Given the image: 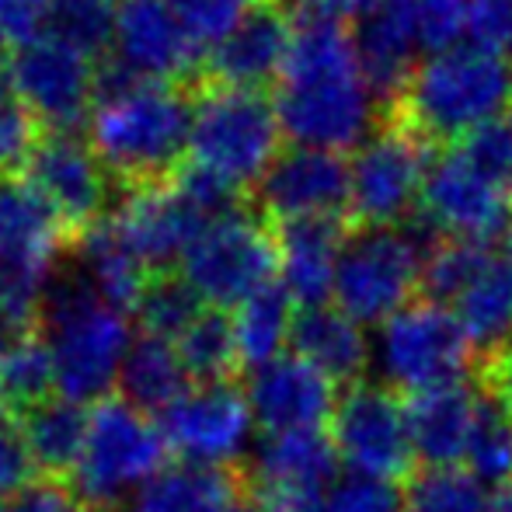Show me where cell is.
<instances>
[{"instance_id": "cell-1", "label": "cell", "mask_w": 512, "mask_h": 512, "mask_svg": "<svg viewBox=\"0 0 512 512\" xmlns=\"http://www.w3.org/2000/svg\"><path fill=\"white\" fill-rule=\"evenodd\" d=\"M192 126V91L182 84L143 81L105 63L88 115V147L108 182L122 192L175 182L185 164Z\"/></svg>"}, {"instance_id": "cell-2", "label": "cell", "mask_w": 512, "mask_h": 512, "mask_svg": "<svg viewBox=\"0 0 512 512\" xmlns=\"http://www.w3.org/2000/svg\"><path fill=\"white\" fill-rule=\"evenodd\" d=\"M506 112H512V56L460 46L418 63L405 88L377 108V122L439 157Z\"/></svg>"}, {"instance_id": "cell-3", "label": "cell", "mask_w": 512, "mask_h": 512, "mask_svg": "<svg viewBox=\"0 0 512 512\" xmlns=\"http://www.w3.org/2000/svg\"><path fill=\"white\" fill-rule=\"evenodd\" d=\"M35 328L53 356L56 387L74 405H91L112 394L129 349V317L108 307L81 272L49 279Z\"/></svg>"}, {"instance_id": "cell-4", "label": "cell", "mask_w": 512, "mask_h": 512, "mask_svg": "<svg viewBox=\"0 0 512 512\" xmlns=\"http://www.w3.org/2000/svg\"><path fill=\"white\" fill-rule=\"evenodd\" d=\"M189 91L192 126L185 164L251 203L265 171L283 154V126L276 105L262 91L206 88V84Z\"/></svg>"}, {"instance_id": "cell-5", "label": "cell", "mask_w": 512, "mask_h": 512, "mask_svg": "<svg viewBox=\"0 0 512 512\" xmlns=\"http://www.w3.org/2000/svg\"><path fill=\"white\" fill-rule=\"evenodd\" d=\"M164 457L168 443L161 425L122 394H108L88 411V439L70 488L84 509L115 512L129 492L161 471Z\"/></svg>"}, {"instance_id": "cell-6", "label": "cell", "mask_w": 512, "mask_h": 512, "mask_svg": "<svg viewBox=\"0 0 512 512\" xmlns=\"http://www.w3.org/2000/svg\"><path fill=\"white\" fill-rule=\"evenodd\" d=\"M279 269L272 220L255 203L213 216L182 255L178 276L196 290L203 304L227 310L241 307L251 293L276 283Z\"/></svg>"}, {"instance_id": "cell-7", "label": "cell", "mask_w": 512, "mask_h": 512, "mask_svg": "<svg viewBox=\"0 0 512 512\" xmlns=\"http://www.w3.org/2000/svg\"><path fill=\"white\" fill-rule=\"evenodd\" d=\"M377 366L391 391H432L474 370V345L450 307L415 297L380 324Z\"/></svg>"}, {"instance_id": "cell-8", "label": "cell", "mask_w": 512, "mask_h": 512, "mask_svg": "<svg viewBox=\"0 0 512 512\" xmlns=\"http://www.w3.org/2000/svg\"><path fill=\"white\" fill-rule=\"evenodd\" d=\"M422 244L408 230H352L335 265L331 297L363 328L384 324L411 304L422 276Z\"/></svg>"}, {"instance_id": "cell-9", "label": "cell", "mask_w": 512, "mask_h": 512, "mask_svg": "<svg viewBox=\"0 0 512 512\" xmlns=\"http://www.w3.org/2000/svg\"><path fill=\"white\" fill-rule=\"evenodd\" d=\"M98 70L95 53L67 35L46 32L28 46L11 49L7 88L32 112L42 133H74L95 108Z\"/></svg>"}, {"instance_id": "cell-10", "label": "cell", "mask_w": 512, "mask_h": 512, "mask_svg": "<svg viewBox=\"0 0 512 512\" xmlns=\"http://www.w3.org/2000/svg\"><path fill=\"white\" fill-rule=\"evenodd\" d=\"M331 446L352 474L377 481H408L415 474L405 401L380 380L342 387L331 411Z\"/></svg>"}, {"instance_id": "cell-11", "label": "cell", "mask_w": 512, "mask_h": 512, "mask_svg": "<svg viewBox=\"0 0 512 512\" xmlns=\"http://www.w3.org/2000/svg\"><path fill=\"white\" fill-rule=\"evenodd\" d=\"M432 161V150L377 122L349 161V230H394L408 223Z\"/></svg>"}, {"instance_id": "cell-12", "label": "cell", "mask_w": 512, "mask_h": 512, "mask_svg": "<svg viewBox=\"0 0 512 512\" xmlns=\"http://www.w3.org/2000/svg\"><path fill=\"white\" fill-rule=\"evenodd\" d=\"M276 115L283 136H290L293 147L331 150V154L356 147L373 119L370 91H366L359 67L279 81Z\"/></svg>"}, {"instance_id": "cell-13", "label": "cell", "mask_w": 512, "mask_h": 512, "mask_svg": "<svg viewBox=\"0 0 512 512\" xmlns=\"http://www.w3.org/2000/svg\"><path fill=\"white\" fill-rule=\"evenodd\" d=\"M21 178L53 209L70 237V251L112 209V182L88 143L74 133H42Z\"/></svg>"}, {"instance_id": "cell-14", "label": "cell", "mask_w": 512, "mask_h": 512, "mask_svg": "<svg viewBox=\"0 0 512 512\" xmlns=\"http://www.w3.org/2000/svg\"><path fill=\"white\" fill-rule=\"evenodd\" d=\"M509 192L502 182L481 175L460 154L446 150L432 161L422 182V196L411 220H418L432 237L488 244L509 230Z\"/></svg>"}, {"instance_id": "cell-15", "label": "cell", "mask_w": 512, "mask_h": 512, "mask_svg": "<svg viewBox=\"0 0 512 512\" xmlns=\"http://www.w3.org/2000/svg\"><path fill=\"white\" fill-rule=\"evenodd\" d=\"M251 408L237 380L196 384L171 408L161 411V432L168 450L182 453L185 464L234 467L251 436Z\"/></svg>"}, {"instance_id": "cell-16", "label": "cell", "mask_w": 512, "mask_h": 512, "mask_svg": "<svg viewBox=\"0 0 512 512\" xmlns=\"http://www.w3.org/2000/svg\"><path fill=\"white\" fill-rule=\"evenodd\" d=\"M108 223L143 269L171 272L209 216L175 182H161L122 192L119 206L108 209Z\"/></svg>"}, {"instance_id": "cell-17", "label": "cell", "mask_w": 512, "mask_h": 512, "mask_svg": "<svg viewBox=\"0 0 512 512\" xmlns=\"http://www.w3.org/2000/svg\"><path fill=\"white\" fill-rule=\"evenodd\" d=\"M293 39V18L276 0H255L234 28L206 53L196 84L206 88L262 91L279 84L286 49ZM192 84V88H196Z\"/></svg>"}, {"instance_id": "cell-18", "label": "cell", "mask_w": 512, "mask_h": 512, "mask_svg": "<svg viewBox=\"0 0 512 512\" xmlns=\"http://www.w3.org/2000/svg\"><path fill=\"white\" fill-rule=\"evenodd\" d=\"M112 46V63L143 81L192 88L203 67V53L182 32L168 0H115Z\"/></svg>"}, {"instance_id": "cell-19", "label": "cell", "mask_w": 512, "mask_h": 512, "mask_svg": "<svg viewBox=\"0 0 512 512\" xmlns=\"http://www.w3.org/2000/svg\"><path fill=\"white\" fill-rule=\"evenodd\" d=\"M251 203L276 223L310 216L349 223V161L331 150L290 147L265 171Z\"/></svg>"}, {"instance_id": "cell-20", "label": "cell", "mask_w": 512, "mask_h": 512, "mask_svg": "<svg viewBox=\"0 0 512 512\" xmlns=\"http://www.w3.org/2000/svg\"><path fill=\"white\" fill-rule=\"evenodd\" d=\"M251 418L272 432H314L331 418L338 391L324 373L304 363L300 356H276L265 366L251 370L244 384Z\"/></svg>"}, {"instance_id": "cell-21", "label": "cell", "mask_w": 512, "mask_h": 512, "mask_svg": "<svg viewBox=\"0 0 512 512\" xmlns=\"http://www.w3.org/2000/svg\"><path fill=\"white\" fill-rule=\"evenodd\" d=\"M276 255L283 269V286L293 304L321 307L335 286V265L349 241V223L335 216H310V220H272Z\"/></svg>"}, {"instance_id": "cell-22", "label": "cell", "mask_w": 512, "mask_h": 512, "mask_svg": "<svg viewBox=\"0 0 512 512\" xmlns=\"http://www.w3.org/2000/svg\"><path fill=\"white\" fill-rule=\"evenodd\" d=\"M478 401L481 391L467 380L411 394L405 401V418L415 464L422 460L425 467H457L467 453Z\"/></svg>"}, {"instance_id": "cell-23", "label": "cell", "mask_w": 512, "mask_h": 512, "mask_svg": "<svg viewBox=\"0 0 512 512\" xmlns=\"http://www.w3.org/2000/svg\"><path fill=\"white\" fill-rule=\"evenodd\" d=\"M244 467L171 464L133 492L129 512H234L248 499Z\"/></svg>"}, {"instance_id": "cell-24", "label": "cell", "mask_w": 512, "mask_h": 512, "mask_svg": "<svg viewBox=\"0 0 512 512\" xmlns=\"http://www.w3.org/2000/svg\"><path fill=\"white\" fill-rule=\"evenodd\" d=\"M241 467L251 492H324V485L335 481L338 457L321 429L272 432Z\"/></svg>"}, {"instance_id": "cell-25", "label": "cell", "mask_w": 512, "mask_h": 512, "mask_svg": "<svg viewBox=\"0 0 512 512\" xmlns=\"http://www.w3.org/2000/svg\"><path fill=\"white\" fill-rule=\"evenodd\" d=\"M356 42V63L370 98L387 105L415 70V21L408 0H387L380 11L363 18Z\"/></svg>"}, {"instance_id": "cell-26", "label": "cell", "mask_w": 512, "mask_h": 512, "mask_svg": "<svg viewBox=\"0 0 512 512\" xmlns=\"http://www.w3.org/2000/svg\"><path fill=\"white\" fill-rule=\"evenodd\" d=\"M293 356L314 366L317 373L331 380L335 387H352L366 380L370 370V342L363 328L352 317H345L338 307H304L293 317L290 328Z\"/></svg>"}, {"instance_id": "cell-27", "label": "cell", "mask_w": 512, "mask_h": 512, "mask_svg": "<svg viewBox=\"0 0 512 512\" xmlns=\"http://www.w3.org/2000/svg\"><path fill=\"white\" fill-rule=\"evenodd\" d=\"M21 432H25L28 453H32L39 478L67 481L74 478L81 464L84 439H88V411L67 398H49L46 405L21 415Z\"/></svg>"}, {"instance_id": "cell-28", "label": "cell", "mask_w": 512, "mask_h": 512, "mask_svg": "<svg viewBox=\"0 0 512 512\" xmlns=\"http://www.w3.org/2000/svg\"><path fill=\"white\" fill-rule=\"evenodd\" d=\"M115 384L122 387V398L129 405H136L150 415V411L171 408L189 391V373H185L175 345L161 342V338L140 335L129 342Z\"/></svg>"}, {"instance_id": "cell-29", "label": "cell", "mask_w": 512, "mask_h": 512, "mask_svg": "<svg viewBox=\"0 0 512 512\" xmlns=\"http://www.w3.org/2000/svg\"><path fill=\"white\" fill-rule=\"evenodd\" d=\"M460 328L467 331L471 345L481 352H492L495 345L512 338V265L502 255H495L471 283L464 286L457 300L450 304Z\"/></svg>"}, {"instance_id": "cell-30", "label": "cell", "mask_w": 512, "mask_h": 512, "mask_svg": "<svg viewBox=\"0 0 512 512\" xmlns=\"http://www.w3.org/2000/svg\"><path fill=\"white\" fill-rule=\"evenodd\" d=\"M293 300L279 283L262 286L258 293H251L237 314L230 317L237 338V356H241V370L251 366H265L269 359L283 356V349L290 345V328H293Z\"/></svg>"}, {"instance_id": "cell-31", "label": "cell", "mask_w": 512, "mask_h": 512, "mask_svg": "<svg viewBox=\"0 0 512 512\" xmlns=\"http://www.w3.org/2000/svg\"><path fill=\"white\" fill-rule=\"evenodd\" d=\"M56 391V370L39 328L18 331L0 352V405L11 415H28Z\"/></svg>"}, {"instance_id": "cell-32", "label": "cell", "mask_w": 512, "mask_h": 512, "mask_svg": "<svg viewBox=\"0 0 512 512\" xmlns=\"http://www.w3.org/2000/svg\"><path fill=\"white\" fill-rule=\"evenodd\" d=\"M175 352L182 359L189 380H199V384H227V380H237V373H241L234 324H230L227 310L206 307L178 335Z\"/></svg>"}, {"instance_id": "cell-33", "label": "cell", "mask_w": 512, "mask_h": 512, "mask_svg": "<svg viewBox=\"0 0 512 512\" xmlns=\"http://www.w3.org/2000/svg\"><path fill=\"white\" fill-rule=\"evenodd\" d=\"M203 300L196 297L189 283L171 272H154L150 283L143 286L140 300L133 307V317L140 321V331L150 338H161V342H178L185 328L203 314Z\"/></svg>"}, {"instance_id": "cell-34", "label": "cell", "mask_w": 512, "mask_h": 512, "mask_svg": "<svg viewBox=\"0 0 512 512\" xmlns=\"http://www.w3.org/2000/svg\"><path fill=\"white\" fill-rule=\"evenodd\" d=\"M464 464V471L474 481L499 488L512 485V418L495 401H488L485 394L478 401V415H474V429L471 439H467Z\"/></svg>"}, {"instance_id": "cell-35", "label": "cell", "mask_w": 512, "mask_h": 512, "mask_svg": "<svg viewBox=\"0 0 512 512\" xmlns=\"http://www.w3.org/2000/svg\"><path fill=\"white\" fill-rule=\"evenodd\" d=\"M405 512H485L488 495L464 467H422L401 488Z\"/></svg>"}, {"instance_id": "cell-36", "label": "cell", "mask_w": 512, "mask_h": 512, "mask_svg": "<svg viewBox=\"0 0 512 512\" xmlns=\"http://www.w3.org/2000/svg\"><path fill=\"white\" fill-rule=\"evenodd\" d=\"M251 4H255V0H168L175 21L182 25V32L189 35L192 46L203 53V60L209 49L241 21V14L248 11Z\"/></svg>"}, {"instance_id": "cell-37", "label": "cell", "mask_w": 512, "mask_h": 512, "mask_svg": "<svg viewBox=\"0 0 512 512\" xmlns=\"http://www.w3.org/2000/svg\"><path fill=\"white\" fill-rule=\"evenodd\" d=\"M450 150L464 157L471 168H478L481 175L509 185V175H512V112L485 122V126H478L474 133H467L464 140Z\"/></svg>"}, {"instance_id": "cell-38", "label": "cell", "mask_w": 512, "mask_h": 512, "mask_svg": "<svg viewBox=\"0 0 512 512\" xmlns=\"http://www.w3.org/2000/svg\"><path fill=\"white\" fill-rule=\"evenodd\" d=\"M39 136L42 126L32 119V112L7 84H0V178L11 175L14 168H25Z\"/></svg>"}, {"instance_id": "cell-39", "label": "cell", "mask_w": 512, "mask_h": 512, "mask_svg": "<svg viewBox=\"0 0 512 512\" xmlns=\"http://www.w3.org/2000/svg\"><path fill=\"white\" fill-rule=\"evenodd\" d=\"M415 39L432 53H446L467 32V7L471 0H408Z\"/></svg>"}, {"instance_id": "cell-40", "label": "cell", "mask_w": 512, "mask_h": 512, "mask_svg": "<svg viewBox=\"0 0 512 512\" xmlns=\"http://www.w3.org/2000/svg\"><path fill=\"white\" fill-rule=\"evenodd\" d=\"M328 512H405V499H401V488L391 481L349 474L331 488Z\"/></svg>"}, {"instance_id": "cell-41", "label": "cell", "mask_w": 512, "mask_h": 512, "mask_svg": "<svg viewBox=\"0 0 512 512\" xmlns=\"http://www.w3.org/2000/svg\"><path fill=\"white\" fill-rule=\"evenodd\" d=\"M53 32V4L49 0H0V42L21 49Z\"/></svg>"}, {"instance_id": "cell-42", "label": "cell", "mask_w": 512, "mask_h": 512, "mask_svg": "<svg viewBox=\"0 0 512 512\" xmlns=\"http://www.w3.org/2000/svg\"><path fill=\"white\" fill-rule=\"evenodd\" d=\"M467 35L478 49L509 56L512 49V0H471Z\"/></svg>"}, {"instance_id": "cell-43", "label": "cell", "mask_w": 512, "mask_h": 512, "mask_svg": "<svg viewBox=\"0 0 512 512\" xmlns=\"http://www.w3.org/2000/svg\"><path fill=\"white\" fill-rule=\"evenodd\" d=\"M0 512H84V506L67 481L39 478L21 492L0 499Z\"/></svg>"}, {"instance_id": "cell-44", "label": "cell", "mask_w": 512, "mask_h": 512, "mask_svg": "<svg viewBox=\"0 0 512 512\" xmlns=\"http://www.w3.org/2000/svg\"><path fill=\"white\" fill-rule=\"evenodd\" d=\"M474 373H478V391L512 418V338L495 345L492 352H481L474 359Z\"/></svg>"}, {"instance_id": "cell-45", "label": "cell", "mask_w": 512, "mask_h": 512, "mask_svg": "<svg viewBox=\"0 0 512 512\" xmlns=\"http://www.w3.org/2000/svg\"><path fill=\"white\" fill-rule=\"evenodd\" d=\"M262 512H328L324 492H251Z\"/></svg>"}, {"instance_id": "cell-46", "label": "cell", "mask_w": 512, "mask_h": 512, "mask_svg": "<svg viewBox=\"0 0 512 512\" xmlns=\"http://www.w3.org/2000/svg\"><path fill=\"white\" fill-rule=\"evenodd\" d=\"M387 0H317L321 11H328L338 21H352V18H370L373 11H380Z\"/></svg>"}, {"instance_id": "cell-47", "label": "cell", "mask_w": 512, "mask_h": 512, "mask_svg": "<svg viewBox=\"0 0 512 512\" xmlns=\"http://www.w3.org/2000/svg\"><path fill=\"white\" fill-rule=\"evenodd\" d=\"M485 512H512V485L509 488H499V492L488 499V509Z\"/></svg>"}, {"instance_id": "cell-48", "label": "cell", "mask_w": 512, "mask_h": 512, "mask_svg": "<svg viewBox=\"0 0 512 512\" xmlns=\"http://www.w3.org/2000/svg\"><path fill=\"white\" fill-rule=\"evenodd\" d=\"M14 335H18V331H14V328H11V324H7V321H4V317H0V352H4V345H7V342H11V338H14Z\"/></svg>"}, {"instance_id": "cell-49", "label": "cell", "mask_w": 512, "mask_h": 512, "mask_svg": "<svg viewBox=\"0 0 512 512\" xmlns=\"http://www.w3.org/2000/svg\"><path fill=\"white\" fill-rule=\"evenodd\" d=\"M234 512H262V506H258V502H255V495L248 492V499H244L241 506H237Z\"/></svg>"}, {"instance_id": "cell-50", "label": "cell", "mask_w": 512, "mask_h": 512, "mask_svg": "<svg viewBox=\"0 0 512 512\" xmlns=\"http://www.w3.org/2000/svg\"><path fill=\"white\" fill-rule=\"evenodd\" d=\"M506 262L512 265V227L506 230Z\"/></svg>"}, {"instance_id": "cell-51", "label": "cell", "mask_w": 512, "mask_h": 512, "mask_svg": "<svg viewBox=\"0 0 512 512\" xmlns=\"http://www.w3.org/2000/svg\"><path fill=\"white\" fill-rule=\"evenodd\" d=\"M506 192H509V206H512V175H509V189Z\"/></svg>"}, {"instance_id": "cell-52", "label": "cell", "mask_w": 512, "mask_h": 512, "mask_svg": "<svg viewBox=\"0 0 512 512\" xmlns=\"http://www.w3.org/2000/svg\"><path fill=\"white\" fill-rule=\"evenodd\" d=\"M84 512H98V509H84Z\"/></svg>"}]
</instances>
